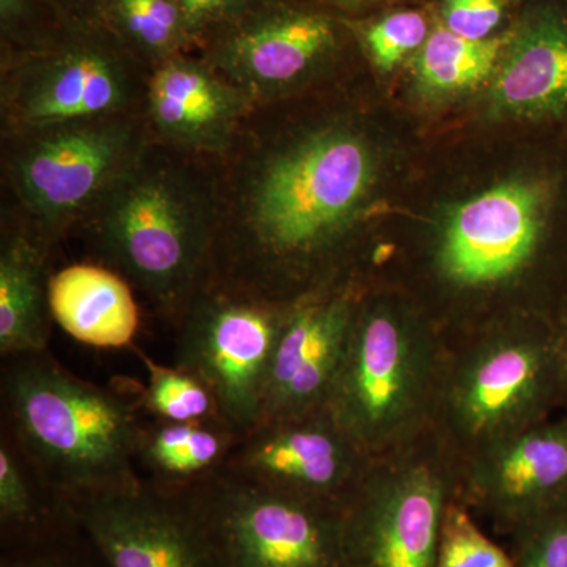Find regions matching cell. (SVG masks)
I'll use <instances>...</instances> for the list:
<instances>
[{"label": "cell", "instance_id": "cell-1", "mask_svg": "<svg viewBox=\"0 0 567 567\" xmlns=\"http://www.w3.org/2000/svg\"><path fill=\"white\" fill-rule=\"evenodd\" d=\"M377 173L374 147L353 122L324 118L275 134L254 107L219 159L208 276L278 305L331 286Z\"/></svg>", "mask_w": 567, "mask_h": 567}, {"label": "cell", "instance_id": "cell-2", "mask_svg": "<svg viewBox=\"0 0 567 567\" xmlns=\"http://www.w3.org/2000/svg\"><path fill=\"white\" fill-rule=\"evenodd\" d=\"M218 218L219 159L152 137L78 229L175 327L210 275Z\"/></svg>", "mask_w": 567, "mask_h": 567}, {"label": "cell", "instance_id": "cell-3", "mask_svg": "<svg viewBox=\"0 0 567 567\" xmlns=\"http://www.w3.org/2000/svg\"><path fill=\"white\" fill-rule=\"evenodd\" d=\"M9 442L61 502L133 486L145 417L142 390L93 385L44 352L10 358L2 374Z\"/></svg>", "mask_w": 567, "mask_h": 567}, {"label": "cell", "instance_id": "cell-4", "mask_svg": "<svg viewBox=\"0 0 567 567\" xmlns=\"http://www.w3.org/2000/svg\"><path fill=\"white\" fill-rule=\"evenodd\" d=\"M445 364L415 316L358 300L324 409L369 457L386 456L432 429Z\"/></svg>", "mask_w": 567, "mask_h": 567}, {"label": "cell", "instance_id": "cell-5", "mask_svg": "<svg viewBox=\"0 0 567 567\" xmlns=\"http://www.w3.org/2000/svg\"><path fill=\"white\" fill-rule=\"evenodd\" d=\"M567 324L537 317L446 360L434 424L466 456L548 420L565 399Z\"/></svg>", "mask_w": 567, "mask_h": 567}, {"label": "cell", "instance_id": "cell-6", "mask_svg": "<svg viewBox=\"0 0 567 567\" xmlns=\"http://www.w3.org/2000/svg\"><path fill=\"white\" fill-rule=\"evenodd\" d=\"M151 140L144 111L6 140L18 221L52 248L81 226Z\"/></svg>", "mask_w": 567, "mask_h": 567}, {"label": "cell", "instance_id": "cell-7", "mask_svg": "<svg viewBox=\"0 0 567 567\" xmlns=\"http://www.w3.org/2000/svg\"><path fill=\"white\" fill-rule=\"evenodd\" d=\"M148 70L102 29L41 40L3 70V140L144 111Z\"/></svg>", "mask_w": 567, "mask_h": 567}, {"label": "cell", "instance_id": "cell-8", "mask_svg": "<svg viewBox=\"0 0 567 567\" xmlns=\"http://www.w3.org/2000/svg\"><path fill=\"white\" fill-rule=\"evenodd\" d=\"M423 436L369 464L344 509L347 567H436L458 475L442 436L424 450Z\"/></svg>", "mask_w": 567, "mask_h": 567}, {"label": "cell", "instance_id": "cell-9", "mask_svg": "<svg viewBox=\"0 0 567 567\" xmlns=\"http://www.w3.org/2000/svg\"><path fill=\"white\" fill-rule=\"evenodd\" d=\"M290 305L208 276L175 323V368L196 377L240 435L260 423L268 369Z\"/></svg>", "mask_w": 567, "mask_h": 567}, {"label": "cell", "instance_id": "cell-10", "mask_svg": "<svg viewBox=\"0 0 567 567\" xmlns=\"http://www.w3.org/2000/svg\"><path fill=\"white\" fill-rule=\"evenodd\" d=\"M567 203V171L502 183L461 205L435 248L436 274L457 290L484 292L539 267Z\"/></svg>", "mask_w": 567, "mask_h": 567}, {"label": "cell", "instance_id": "cell-11", "mask_svg": "<svg viewBox=\"0 0 567 567\" xmlns=\"http://www.w3.org/2000/svg\"><path fill=\"white\" fill-rule=\"evenodd\" d=\"M226 567H347L344 509L219 472L194 486Z\"/></svg>", "mask_w": 567, "mask_h": 567}, {"label": "cell", "instance_id": "cell-12", "mask_svg": "<svg viewBox=\"0 0 567 567\" xmlns=\"http://www.w3.org/2000/svg\"><path fill=\"white\" fill-rule=\"evenodd\" d=\"M107 567H226L194 487L141 477L106 494L63 502Z\"/></svg>", "mask_w": 567, "mask_h": 567}, {"label": "cell", "instance_id": "cell-13", "mask_svg": "<svg viewBox=\"0 0 567 567\" xmlns=\"http://www.w3.org/2000/svg\"><path fill=\"white\" fill-rule=\"evenodd\" d=\"M333 21L315 11L249 9L205 41L203 58L256 106L315 80L338 50Z\"/></svg>", "mask_w": 567, "mask_h": 567}, {"label": "cell", "instance_id": "cell-14", "mask_svg": "<svg viewBox=\"0 0 567 567\" xmlns=\"http://www.w3.org/2000/svg\"><path fill=\"white\" fill-rule=\"evenodd\" d=\"M371 461L323 409L257 425L241 436L223 472L346 509Z\"/></svg>", "mask_w": 567, "mask_h": 567}, {"label": "cell", "instance_id": "cell-15", "mask_svg": "<svg viewBox=\"0 0 567 567\" xmlns=\"http://www.w3.org/2000/svg\"><path fill=\"white\" fill-rule=\"evenodd\" d=\"M457 491L466 506L513 533L567 503V416L543 421L464 457Z\"/></svg>", "mask_w": 567, "mask_h": 567}, {"label": "cell", "instance_id": "cell-16", "mask_svg": "<svg viewBox=\"0 0 567 567\" xmlns=\"http://www.w3.org/2000/svg\"><path fill=\"white\" fill-rule=\"evenodd\" d=\"M357 303L352 287L334 282L290 305L268 369L259 424L324 409Z\"/></svg>", "mask_w": 567, "mask_h": 567}, {"label": "cell", "instance_id": "cell-17", "mask_svg": "<svg viewBox=\"0 0 567 567\" xmlns=\"http://www.w3.org/2000/svg\"><path fill=\"white\" fill-rule=\"evenodd\" d=\"M256 104L204 58L167 59L148 71L144 115L153 140L221 159Z\"/></svg>", "mask_w": 567, "mask_h": 567}, {"label": "cell", "instance_id": "cell-18", "mask_svg": "<svg viewBox=\"0 0 567 567\" xmlns=\"http://www.w3.org/2000/svg\"><path fill=\"white\" fill-rule=\"evenodd\" d=\"M491 102L496 114L567 130V0L540 3L518 29Z\"/></svg>", "mask_w": 567, "mask_h": 567}, {"label": "cell", "instance_id": "cell-19", "mask_svg": "<svg viewBox=\"0 0 567 567\" xmlns=\"http://www.w3.org/2000/svg\"><path fill=\"white\" fill-rule=\"evenodd\" d=\"M52 320L85 346L132 347L140 328L133 287L100 264H74L50 276Z\"/></svg>", "mask_w": 567, "mask_h": 567}, {"label": "cell", "instance_id": "cell-20", "mask_svg": "<svg viewBox=\"0 0 567 567\" xmlns=\"http://www.w3.org/2000/svg\"><path fill=\"white\" fill-rule=\"evenodd\" d=\"M51 246L21 221L0 241V354L7 360L47 350L51 333L48 257Z\"/></svg>", "mask_w": 567, "mask_h": 567}, {"label": "cell", "instance_id": "cell-21", "mask_svg": "<svg viewBox=\"0 0 567 567\" xmlns=\"http://www.w3.org/2000/svg\"><path fill=\"white\" fill-rule=\"evenodd\" d=\"M241 436L224 421L171 423L148 416L137 445V468L158 486H199L223 472Z\"/></svg>", "mask_w": 567, "mask_h": 567}, {"label": "cell", "instance_id": "cell-22", "mask_svg": "<svg viewBox=\"0 0 567 567\" xmlns=\"http://www.w3.org/2000/svg\"><path fill=\"white\" fill-rule=\"evenodd\" d=\"M509 39L468 40L445 25L429 33L417 50L413 74L417 91L429 99H451L475 91L498 69Z\"/></svg>", "mask_w": 567, "mask_h": 567}, {"label": "cell", "instance_id": "cell-23", "mask_svg": "<svg viewBox=\"0 0 567 567\" xmlns=\"http://www.w3.org/2000/svg\"><path fill=\"white\" fill-rule=\"evenodd\" d=\"M107 28L148 71L199 47L174 0H102Z\"/></svg>", "mask_w": 567, "mask_h": 567}, {"label": "cell", "instance_id": "cell-24", "mask_svg": "<svg viewBox=\"0 0 567 567\" xmlns=\"http://www.w3.org/2000/svg\"><path fill=\"white\" fill-rule=\"evenodd\" d=\"M136 350L147 371V386L142 390V404L148 416L171 423L224 421L218 402L196 377L178 368L155 363Z\"/></svg>", "mask_w": 567, "mask_h": 567}, {"label": "cell", "instance_id": "cell-25", "mask_svg": "<svg viewBox=\"0 0 567 567\" xmlns=\"http://www.w3.org/2000/svg\"><path fill=\"white\" fill-rule=\"evenodd\" d=\"M436 567H516L514 558L477 527L462 498L451 499L443 517Z\"/></svg>", "mask_w": 567, "mask_h": 567}, {"label": "cell", "instance_id": "cell-26", "mask_svg": "<svg viewBox=\"0 0 567 567\" xmlns=\"http://www.w3.org/2000/svg\"><path fill=\"white\" fill-rule=\"evenodd\" d=\"M516 567H567V503L514 529Z\"/></svg>", "mask_w": 567, "mask_h": 567}, {"label": "cell", "instance_id": "cell-27", "mask_svg": "<svg viewBox=\"0 0 567 567\" xmlns=\"http://www.w3.org/2000/svg\"><path fill=\"white\" fill-rule=\"evenodd\" d=\"M429 37L427 21L417 11H398L374 22L364 32V44L380 70H393Z\"/></svg>", "mask_w": 567, "mask_h": 567}, {"label": "cell", "instance_id": "cell-28", "mask_svg": "<svg viewBox=\"0 0 567 567\" xmlns=\"http://www.w3.org/2000/svg\"><path fill=\"white\" fill-rule=\"evenodd\" d=\"M32 472L9 439L0 443V518L7 525L35 522L37 502Z\"/></svg>", "mask_w": 567, "mask_h": 567}, {"label": "cell", "instance_id": "cell-29", "mask_svg": "<svg viewBox=\"0 0 567 567\" xmlns=\"http://www.w3.org/2000/svg\"><path fill=\"white\" fill-rule=\"evenodd\" d=\"M507 0H443L447 31L468 40H487L503 20Z\"/></svg>", "mask_w": 567, "mask_h": 567}, {"label": "cell", "instance_id": "cell-30", "mask_svg": "<svg viewBox=\"0 0 567 567\" xmlns=\"http://www.w3.org/2000/svg\"><path fill=\"white\" fill-rule=\"evenodd\" d=\"M199 48L240 18L254 0H174Z\"/></svg>", "mask_w": 567, "mask_h": 567}, {"label": "cell", "instance_id": "cell-31", "mask_svg": "<svg viewBox=\"0 0 567 567\" xmlns=\"http://www.w3.org/2000/svg\"><path fill=\"white\" fill-rule=\"evenodd\" d=\"M31 2L29 0H0V20L3 33H10L20 28L22 22L31 17Z\"/></svg>", "mask_w": 567, "mask_h": 567}, {"label": "cell", "instance_id": "cell-32", "mask_svg": "<svg viewBox=\"0 0 567 567\" xmlns=\"http://www.w3.org/2000/svg\"><path fill=\"white\" fill-rule=\"evenodd\" d=\"M7 567H62L58 565H52V563L44 561H35V563H21V565H13Z\"/></svg>", "mask_w": 567, "mask_h": 567}, {"label": "cell", "instance_id": "cell-33", "mask_svg": "<svg viewBox=\"0 0 567 567\" xmlns=\"http://www.w3.org/2000/svg\"><path fill=\"white\" fill-rule=\"evenodd\" d=\"M563 405H565L567 409V363H566L565 399H563ZM565 416H567V413Z\"/></svg>", "mask_w": 567, "mask_h": 567}, {"label": "cell", "instance_id": "cell-34", "mask_svg": "<svg viewBox=\"0 0 567 567\" xmlns=\"http://www.w3.org/2000/svg\"><path fill=\"white\" fill-rule=\"evenodd\" d=\"M342 2H368V0H342Z\"/></svg>", "mask_w": 567, "mask_h": 567}, {"label": "cell", "instance_id": "cell-35", "mask_svg": "<svg viewBox=\"0 0 567 567\" xmlns=\"http://www.w3.org/2000/svg\"><path fill=\"white\" fill-rule=\"evenodd\" d=\"M565 320L567 323V292H566V301H565Z\"/></svg>", "mask_w": 567, "mask_h": 567}]
</instances>
